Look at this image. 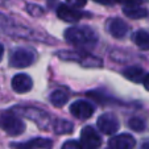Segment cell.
Wrapping results in <instances>:
<instances>
[{"mask_svg": "<svg viewBox=\"0 0 149 149\" xmlns=\"http://www.w3.org/2000/svg\"><path fill=\"white\" fill-rule=\"evenodd\" d=\"M8 3H9V0H0V6H3V7L8 6Z\"/></svg>", "mask_w": 149, "mask_h": 149, "instance_id": "cell-28", "label": "cell"}, {"mask_svg": "<svg viewBox=\"0 0 149 149\" xmlns=\"http://www.w3.org/2000/svg\"><path fill=\"white\" fill-rule=\"evenodd\" d=\"M128 125H130L131 130L136 131V132H141V131L145 130V123H144L143 119L140 118H132L128 121Z\"/></svg>", "mask_w": 149, "mask_h": 149, "instance_id": "cell-19", "label": "cell"}, {"mask_svg": "<svg viewBox=\"0 0 149 149\" xmlns=\"http://www.w3.org/2000/svg\"><path fill=\"white\" fill-rule=\"evenodd\" d=\"M0 128L11 136H19L25 131V124L13 111L0 113Z\"/></svg>", "mask_w": 149, "mask_h": 149, "instance_id": "cell-3", "label": "cell"}, {"mask_svg": "<svg viewBox=\"0 0 149 149\" xmlns=\"http://www.w3.org/2000/svg\"><path fill=\"white\" fill-rule=\"evenodd\" d=\"M33 81L28 74H17L12 78V88L19 94H25L32 90Z\"/></svg>", "mask_w": 149, "mask_h": 149, "instance_id": "cell-12", "label": "cell"}, {"mask_svg": "<svg viewBox=\"0 0 149 149\" xmlns=\"http://www.w3.org/2000/svg\"><path fill=\"white\" fill-rule=\"evenodd\" d=\"M124 15H125L128 19H144V17L148 16V11L145 8H141V7H125L123 9Z\"/></svg>", "mask_w": 149, "mask_h": 149, "instance_id": "cell-17", "label": "cell"}, {"mask_svg": "<svg viewBox=\"0 0 149 149\" xmlns=\"http://www.w3.org/2000/svg\"><path fill=\"white\" fill-rule=\"evenodd\" d=\"M96 125H98L99 131L104 135H115L118 132L119 127H120V123H119L118 118L113 113L107 112L99 116Z\"/></svg>", "mask_w": 149, "mask_h": 149, "instance_id": "cell-6", "label": "cell"}, {"mask_svg": "<svg viewBox=\"0 0 149 149\" xmlns=\"http://www.w3.org/2000/svg\"><path fill=\"white\" fill-rule=\"evenodd\" d=\"M13 112L19 113L21 116H25V118L33 120L40 128H44V130H48L49 124H50V118L45 111L40 110L36 107H13Z\"/></svg>", "mask_w": 149, "mask_h": 149, "instance_id": "cell-5", "label": "cell"}, {"mask_svg": "<svg viewBox=\"0 0 149 149\" xmlns=\"http://www.w3.org/2000/svg\"><path fill=\"white\" fill-rule=\"evenodd\" d=\"M26 9H28V12L31 15H33V16H40V15L44 13V9H42L41 7L34 6V4H29V6L26 7Z\"/></svg>", "mask_w": 149, "mask_h": 149, "instance_id": "cell-22", "label": "cell"}, {"mask_svg": "<svg viewBox=\"0 0 149 149\" xmlns=\"http://www.w3.org/2000/svg\"><path fill=\"white\" fill-rule=\"evenodd\" d=\"M112 1H116V3L125 7H139L143 3V0H112Z\"/></svg>", "mask_w": 149, "mask_h": 149, "instance_id": "cell-20", "label": "cell"}, {"mask_svg": "<svg viewBox=\"0 0 149 149\" xmlns=\"http://www.w3.org/2000/svg\"><path fill=\"white\" fill-rule=\"evenodd\" d=\"M57 16L66 23H77L83 17V13L81 11H77L74 7H70L68 4H61L57 8Z\"/></svg>", "mask_w": 149, "mask_h": 149, "instance_id": "cell-11", "label": "cell"}, {"mask_svg": "<svg viewBox=\"0 0 149 149\" xmlns=\"http://www.w3.org/2000/svg\"><path fill=\"white\" fill-rule=\"evenodd\" d=\"M81 145L82 149H99L102 145V139L98 135L94 127H84L81 132Z\"/></svg>", "mask_w": 149, "mask_h": 149, "instance_id": "cell-7", "label": "cell"}, {"mask_svg": "<svg viewBox=\"0 0 149 149\" xmlns=\"http://www.w3.org/2000/svg\"><path fill=\"white\" fill-rule=\"evenodd\" d=\"M124 77L127 79H130L131 82H135V83H140V82H144L146 74L140 66H130L124 70Z\"/></svg>", "mask_w": 149, "mask_h": 149, "instance_id": "cell-14", "label": "cell"}, {"mask_svg": "<svg viewBox=\"0 0 149 149\" xmlns=\"http://www.w3.org/2000/svg\"><path fill=\"white\" fill-rule=\"evenodd\" d=\"M133 42L141 50H149V33L145 31H137L132 36Z\"/></svg>", "mask_w": 149, "mask_h": 149, "instance_id": "cell-16", "label": "cell"}, {"mask_svg": "<svg viewBox=\"0 0 149 149\" xmlns=\"http://www.w3.org/2000/svg\"><path fill=\"white\" fill-rule=\"evenodd\" d=\"M49 1H54V0H49Z\"/></svg>", "mask_w": 149, "mask_h": 149, "instance_id": "cell-30", "label": "cell"}, {"mask_svg": "<svg viewBox=\"0 0 149 149\" xmlns=\"http://www.w3.org/2000/svg\"><path fill=\"white\" fill-rule=\"evenodd\" d=\"M53 141L50 139L36 137L24 143H11V148L13 149H52Z\"/></svg>", "mask_w": 149, "mask_h": 149, "instance_id": "cell-8", "label": "cell"}, {"mask_svg": "<svg viewBox=\"0 0 149 149\" xmlns=\"http://www.w3.org/2000/svg\"><path fill=\"white\" fill-rule=\"evenodd\" d=\"M57 57L63 61H74L81 63L82 66L86 68H102L103 66V61L99 57L93 56L88 52H71V50H63L58 52Z\"/></svg>", "mask_w": 149, "mask_h": 149, "instance_id": "cell-2", "label": "cell"}, {"mask_svg": "<svg viewBox=\"0 0 149 149\" xmlns=\"http://www.w3.org/2000/svg\"><path fill=\"white\" fill-rule=\"evenodd\" d=\"M68 100H69V95L63 90H56L50 94V102L56 107H62L63 104L68 103Z\"/></svg>", "mask_w": 149, "mask_h": 149, "instance_id": "cell-18", "label": "cell"}, {"mask_svg": "<svg viewBox=\"0 0 149 149\" xmlns=\"http://www.w3.org/2000/svg\"><path fill=\"white\" fill-rule=\"evenodd\" d=\"M54 132L58 135H69L74 131V124L66 119H57L53 124Z\"/></svg>", "mask_w": 149, "mask_h": 149, "instance_id": "cell-15", "label": "cell"}, {"mask_svg": "<svg viewBox=\"0 0 149 149\" xmlns=\"http://www.w3.org/2000/svg\"><path fill=\"white\" fill-rule=\"evenodd\" d=\"M136 145L135 139L131 135L127 133H121V135H116L110 139L108 141V146L106 149H133Z\"/></svg>", "mask_w": 149, "mask_h": 149, "instance_id": "cell-10", "label": "cell"}, {"mask_svg": "<svg viewBox=\"0 0 149 149\" xmlns=\"http://www.w3.org/2000/svg\"><path fill=\"white\" fill-rule=\"evenodd\" d=\"M94 1L99 4H103V6H111L112 4V0H94Z\"/></svg>", "mask_w": 149, "mask_h": 149, "instance_id": "cell-24", "label": "cell"}, {"mask_svg": "<svg viewBox=\"0 0 149 149\" xmlns=\"http://www.w3.org/2000/svg\"><path fill=\"white\" fill-rule=\"evenodd\" d=\"M3 54H4V46L0 44V61H1V58H3Z\"/></svg>", "mask_w": 149, "mask_h": 149, "instance_id": "cell-27", "label": "cell"}, {"mask_svg": "<svg viewBox=\"0 0 149 149\" xmlns=\"http://www.w3.org/2000/svg\"><path fill=\"white\" fill-rule=\"evenodd\" d=\"M7 21H8V19H7L6 16H3V15L0 13V25H3V24H6Z\"/></svg>", "mask_w": 149, "mask_h": 149, "instance_id": "cell-26", "label": "cell"}, {"mask_svg": "<svg viewBox=\"0 0 149 149\" xmlns=\"http://www.w3.org/2000/svg\"><path fill=\"white\" fill-rule=\"evenodd\" d=\"M144 87H145V90H148L149 91V74H146V77H145V79H144Z\"/></svg>", "mask_w": 149, "mask_h": 149, "instance_id": "cell-25", "label": "cell"}, {"mask_svg": "<svg viewBox=\"0 0 149 149\" xmlns=\"http://www.w3.org/2000/svg\"><path fill=\"white\" fill-rule=\"evenodd\" d=\"M107 29L112 37L123 38V37L127 36L130 26L127 25V23H124L121 19H111L107 24Z\"/></svg>", "mask_w": 149, "mask_h": 149, "instance_id": "cell-13", "label": "cell"}, {"mask_svg": "<svg viewBox=\"0 0 149 149\" xmlns=\"http://www.w3.org/2000/svg\"><path fill=\"white\" fill-rule=\"evenodd\" d=\"M140 149H149V143H144Z\"/></svg>", "mask_w": 149, "mask_h": 149, "instance_id": "cell-29", "label": "cell"}, {"mask_svg": "<svg viewBox=\"0 0 149 149\" xmlns=\"http://www.w3.org/2000/svg\"><path fill=\"white\" fill-rule=\"evenodd\" d=\"M65 38L78 48H93L98 42V34L90 26H71L65 31Z\"/></svg>", "mask_w": 149, "mask_h": 149, "instance_id": "cell-1", "label": "cell"}, {"mask_svg": "<svg viewBox=\"0 0 149 149\" xmlns=\"http://www.w3.org/2000/svg\"><path fill=\"white\" fill-rule=\"evenodd\" d=\"M68 3L73 6L74 8H82V7L86 6L87 0H68Z\"/></svg>", "mask_w": 149, "mask_h": 149, "instance_id": "cell-23", "label": "cell"}, {"mask_svg": "<svg viewBox=\"0 0 149 149\" xmlns=\"http://www.w3.org/2000/svg\"><path fill=\"white\" fill-rule=\"evenodd\" d=\"M94 111H95V107L86 100H75L70 106V112L73 113V116H75L77 119H81V120L91 118Z\"/></svg>", "mask_w": 149, "mask_h": 149, "instance_id": "cell-9", "label": "cell"}, {"mask_svg": "<svg viewBox=\"0 0 149 149\" xmlns=\"http://www.w3.org/2000/svg\"><path fill=\"white\" fill-rule=\"evenodd\" d=\"M36 61V53L29 48L15 49L9 56V65L16 69H23L33 65Z\"/></svg>", "mask_w": 149, "mask_h": 149, "instance_id": "cell-4", "label": "cell"}, {"mask_svg": "<svg viewBox=\"0 0 149 149\" xmlns=\"http://www.w3.org/2000/svg\"><path fill=\"white\" fill-rule=\"evenodd\" d=\"M62 149H82V145L75 140H68L62 145Z\"/></svg>", "mask_w": 149, "mask_h": 149, "instance_id": "cell-21", "label": "cell"}]
</instances>
